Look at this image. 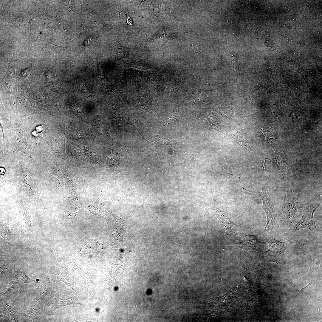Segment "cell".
I'll list each match as a JSON object with an SVG mask.
<instances>
[{
	"mask_svg": "<svg viewBox=\"0 0 322 322\" xmlns=\"http://www.w3.org/2000/svg\"><path fill=\"white\" fill-rule=\"evenodd\" d=\"M242 189L250 193H254L259 195L263 202L262 208L264 210L267 216V224L264 230L259 234L264 233L271 232L274 226L278 222V215L276 213V209L273 202L269 197L267 193L264 185L262 187V191L256 192L245 189L242 186Z\"/></svg>",
	"mask_w": 322,
	"mask_h": 322,
	"instance_id": "obj_1",
	"label": "cell"
},
{
	"mask_svg": "<svg viewBox=\"0 0 322 322\" xmlns=\"http://www.w3.org/2000/svg\"><path fill=\"white\" fill-rule=\"evenodd\" d=\"M294 242L292 240L280 242L273 237L268 242L269 247V250L264 253L262 255L268 261L275 262L278 264H285L284 252Z\"/></svg>",
	"mask_w": 322,
	"mask_h": 322,
	"instance_id": "obj_2",
	"label": "cell"
},
{
	"mask_svg": "<svg viewBox=\"0 0 322 322\" xmlns=\"http://www.w3.org/2000/svg\"><path fill=\"white\" fill-rule=\"evenodd\" d=\"M239 236L242 239L241 242L233 243L229 245L245 250L256 258L259 257L266 249L267 246L266 242L259 241L257 236L241 233Z\"/></svg>",
	"mask_w": 322,
	"mask_h": 322,
	"instance_id": "obj_3",
	"label": "cell"
},
{
	"mask_svg": "<svg viewBox=\"0 0 322 322\" xmlns=\"http://www.w3.org/2000/svg\"><path fill=\"white\" fill-rule=\"evenodd\" d=\"M214 201L216 214L224 232L230 239H234L238 235H240V231L244 227L232 222L225 210L216 200Z\"/></svg>",
	"mask_w": 322,
	"mask_h": 322,
	"instance_id": "obj_4",
	"label": "cell"
},
{
	"mask_svg": "<svg viewBox=\"0 0 322 322\" xmlns=\"http://www.w3.org/2000/svg\"><path fill=\"white\" fill-rule=\"evenodd\" d=\"M319 206V205L318 204L311 206L305 211L301 219L295 226L294 231L303 228L307 229L312 231L317 230L313 219V215Z\"/></svg>",
	"mask_w": 322,
	"mask_h": 322,
	"instance_id": "obj_5",
	"label": "cell"
},
{
	"mask_svg": "<svg viewBox=\"0 0 322 322\" xmlns=\"http://www.w3.org/2000/svg\"><path fill=\"white\" fill-rule=\"evenodd\" d=\"M269 160L277 168L281 173L284 182L289 175L287 163L283 157L278 153L273 154L269 157Z\"/></svg>",
	"mask_w": 322,
	"mask_h": 322,
	"instance_id": "obj_6",
	"label": "cell"
},
{
	"mask_svg": "<svg viewBox=\"0 0 322 322\" xmlns=\"http://www.w3.org/2000/svg\"><path fill=\"white\" fill-rule=\"evenodd\" d=\"M154 136L155 138V142L153 143L157 146H177L180 143V140H172L168 139L165 137L154 134Z\"/></svg>",
	"mask_w": 322,
	"mask_h": 322,
	"instance_id": "obj_7",
	"label": "cell"
},
{
	"mask_svg": "<svg viewBox=\"0 0 322 322\" xmlns=\"http://www.w3.org/2000/svg\"><path fill=\"white\" fill-rule=\"evenodd\" d=\"M261 135L272 145L276 144V135L273 130L269 128L261 131Z\"/></svg>",
	"mask_w": 322,
	"mask_h": 322,
	"instance_id": "obj_8",
	"label": "cell"
},
{
	"mask_svg": "<svg viewBox=\"0 0 322 322\" xmlns=\"http://www.w3.org/2000/svg\"><path fill=\"white\" fill-rule=\"evenodd\" d=\"M8 310H9L12 319L13 318V320H16L17 319V317L15 314L14 313V312L12 311V310L10 309L9 306H7Z\"/></svg>",
	"mask_w": 322,
	"mask_h": 322,
	"instance_id": "obj_9",
	"label": "cell"
},
{
	"mask_svg": "<svg viewBox=\"0 0 322 322\" xmlns=\"http://www.w3.org/2000/svg\"><path fill=\"white\" fill-rule=\"evenodd\" d=\"M5 173L4 169L2 168L1 167L0 168V174L1 175Z\"/></svg>",
	"mask_w": 322,
	"mask_h": 322,
	"instance_id": "obj_10",
	"label": "cell"
}]
</instances>
